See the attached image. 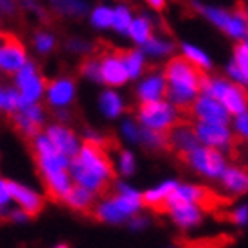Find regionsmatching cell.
<instances>
[{
	"label": "cell",
	"instance_id": "6da1fadb",
	"mask_svg": "<svg viewBox=\"0 0 248 248\" xmlns=\"http://www.w3.org/2000/svg\"><path fill=\"white\" fill-rule=\"evenodd\" d=\"M162 76L166 81L168 103L173 105L180 112V115H187L189 119L192 101L200 95V83L203 72L192 67L184 56H174L168 62Z\"/></svg>",
	"mask_w": 248,
	"mask_h": 248
},
{
	"label": "cell",
	"instance_id": "7a4b0ae2",
	"mask_svg": "<svg viewBox=\"0 0 248 248\" xmlns=\"http://www.w3.org/2000/svg\"><path fill=\"white\" fill-rule=\"evenodd\" d=\"M137 121L142 124L144 130L168 133L173 126L184 121L180 112L169 105L168 101H153V103H140L137 108Z\"/></svg>",
	"mask_w": 248,
	"mask_h": 248
},
{
	"label": "cell",
	"instance_id": "3957f363",
	"mask_svg": "<svg viewBox=\"0 0 248 248\" xmlns=\"http://www.w3.org/2000/svg\"><path fill=\"white\" fill-rule=\"evenodd\" d=\"M83 168L95 174L106 184H113L115 180V169H113V162L108 155L106 144H95L83 140L79 146V153L74 156Z\"/></svg>",
	"mask_w": 248,
	"mask_h": 248
},
{
	"label": "cell",
	"instance_id": "277c9868",
	"mask_svg": "<svg viewBox=\"0 0 248 248\" xmlns=\"http://www.w3.org/2000/svg\"><path fill=\"white\" fill-rule=\"evenodd\" d=\"M15 88L20 95V110L31 105H38V101L45 95L47 81L32 62H27L15 74Z\"/></svg>",
	"mask_w": 248,
	"mask_h": 248
},
{
	"label": "cell",
	"instance_id": "5b68a950",
	"mask_svg": "<svg viewBox=\"0 0 248 248\" xmlns=\"http://www.w3.org/2000/svg\"><path fill=\"white\" fill-rule=\"evenodd\" d=\"M182 160L189 164L196 173H200L205 178H211V180L221 178L223 171L227 169V158L223 153L217 149L205 148V146H198Z\"/></svg>",
	"mask_w": 248,
	"mask_h": 248
},
{
	"label": "cell",
	"instance_id": "8992f818",
	"mask_svg": "<svg viewBox=\"0 0 248 248\" xmlns=\"http://www.w3.org/2000/svg\"><path fill=\"white\" fill-rule=\"evenodd\" d=\"M194 135L198 139V144L202 142L205 148H212L217 151H229L234 153L236 149V139L229 130V126H217V124H203V123H194L192 124Z\"/></svg>",
	"mask_w": 248,
	"mask_h": 248
},
{
	"label": "cell",
	"instance_id": "52a82bcc",
	"mask_svg": "<svg viewBox=\"0 0 248 248\" xmlns=\"http://www.w3.org/2000/svg\"><path fill=\"white\" fill-rule=\"evenodd\" d=\"M27 63L25 45L15 34L4 32L0 42V72L6 76H15Z\"/></svg>",
	"mask_w": 248,
	"mask_h": 248
},
{
	"label": "cell",
	"instance_id": "ba28073f",
	"mask_svg": "<svg viewBox=\"0 0 248 248\" xmlns=\"http://www.w3.org/2000/svg\"><path fill=\"white\" fill-rule=\"evenodd\" d=\"M189 117H194L196 123L217 124V126H229L230 123V115L223 108V105L207 95H198L192 101Z\"/></svg>",
	"mask_w": 248,
	"mask_h": 248
},
{
	"label": "cell",
	"instance_id": "9c48e42d",
	"mask_svg": "<svg viewBox=\"0 0 248 248\" xmlns=\"http://www.w3.org/2000/svg\"><path fill=\"white\" fill-rule=\"evenodd\" d=\"M166 139H168V148L180 153L182 158L200 146L198 139L194 135V130H192V124L189 121H180L176 126H173L166 133Z\"/></svg>",
	"mask_w": 248,
	"mask_h": 248
},
{
	"label": "cell",
	"instance_id": "30bf717a",
	"mask_svg": "<svg viewBox=\"0 0 248 248\" xmlns=\"http://www.w3.org/2000/svg\"><path fill=\"white\" fill-rule=\"evenodd\" d=\"M45 137L50 140V144L56 148L58 153H62L63 156H67L68 160L74 158L78 153H79V140L72 130H68L67 126H62V124H50L47 131H45Z\"/></svg>",
	"mask_w": 248,
	"mask_h": 248
},
{
	"label": "cell",
	"instance_id": "8fae6325",
	"mask_svg": "<svg viewBox=\"0 0 248 248\" xmlns=\"http://www.w3.org/2000/svg\"><path fill=\"white\" fill-rule=\"evenodd\" d=\"M101 83H106L110 87H121L128 81V74L123 67V62L119 58V50H106L99 58Z\"/></svg>",
	"mask_w": 248,
	"mask_h": 248
},
{
	"label": "cell",
	"instance_id": "7c38bea8",
	"mask_svg": "<svg viewBox=\"0 0 248 248\" xmlns=\"http://www.w3.org/2000/svg\"><path fill=\"white\" fill-rule=\"evenodd\" d=\"M9 192H11V200L18 203L20 211H24L29 217H36L44 211L45 198L42 194H38L36 191H32L25 186H20L16 182H9Z\"/></svg>",
	"mask_w": 248,
	"mask_h": 248
},
{
	"label": "cell",
	"instance_id": "4fadbf2b",
	"mask_svg": "<svg viewBox=\"0 0 248 248\" xmlns=\"http://www.w3.org/2000/svg\"><path fill=\"white\" fill-rule=\"evenodd\" d=\"M45 95H47V103L54 108L63 110L74 101L76 95V83L72 78H58V79L47 83L45 88Z\"/></svg>",
	"mask_w": 248,
	"mask_h": 248
},
{
	"label": "cell",
	"instance_id": "5bb4252c",
	"mask_svg": "<svg viewBox=\"0 0 248 248\" xmlns=\"http://www.w3.org/2000/svg\"><path fill=\"white\" fill-rule=\"evenodd\" d=\"M137 97L140 103H153V101H162L166 95V81L162 74H149L146 79H142L137 87Z\"/></svg>",
	"mask_w": 248,
	"mask_h": 248
},
{
	"label": "cell",
	"instance_id": "9a60e30c",
	"mask_svg": "<svg viewBox=\"0 0 248 248\" xmlns=\"http://www.w3.org/2000/svg\"><path fill=\"white\" fill-rule=\"evenodd\" d=\"M219 103L229 112V115H236L237 117L241 113H247V90L239 85L229 83V87H227Z\"/></svg>",
	"mask_w": 248,
	"mask_h": 248
},
{
	"label": "cell",
	"instance_id": "2e32d148",
	"mask_svg": "<svg viewBox=\"0 0 248 248\" xmlns=\"http://www.w3.org/2000/svg\"><path fill=\"white\" fill-rule=\"evenodd\" d=\"M168 214L171 216L174 223L182 227V229H191V227H196V225L202 223V217H203V211L196 207V205L191 203H184V205H176L173 209H169Z\"/></svg>",
	"mask_w": 248,
	"mask_h": 248
},
{
	"label": "cell",
	"instance_id": "e0dca14e",
	"mask_svg": "<svg viewBox=\"0 0 248 248\" xmlns=\"http://www.w3.org/2000/svg\"><path fill=\"white\" fill-rule=\"evenodd\" d=\"M176 187V182L168 180L160 184L155 189H149L144 194H140V200H142V207H148V209H153L155 212H164V205H166V200L168 196L173 192V189Z\"/></svg>",
	"mask_w": 248,
	"mask_h": 248
},
{
	"label": "cell",
	"instance_id": "ac0fdd59",
	"mask_svg": "<svg viewBox=\"0 0 248 248\" xmlns=\"http://www.w3.org/2000/svg\"><path fill=\"white\" fill-rule=\"evenodd\" d=\"M119 58L123 62V67L128 74V79H139L146 70V58L140 50L126 49L119 50Z\"/></svg>",
	"mask_w": 248,
	"mask_h": 248
},
{
	"label": "cell",
	"instance_id": "d6986e66",
	"mask_svg": "<svg viewBox=\"0 0 248 248\" xmlns=\"http://www.w3.org/2000/svg\"><path fill=\"white\" fill-rule=\"evenodd\" d=\"M63 202L70 209H74L78 212H90L95 207V194H92V192L83 189V187L72 186Z\"/></svg>",
	"mask_w": 248,
	"mask_h": 248
},
{
	"label": "cell",
	"instance_id": "ffe728a7",
	"mask_svg": "<svg viewBox=\"0 0 248 248\" xmlns=\"http://www.w3.org/2000/svg\"><path fill=\"white\" fill-rule=\"evenodd\" d=\"M221 184L227 191L234 192V194H245L248 187V176L247 171L237 166H227V169L221 174Z\"/></svg>",
	"mask_w": 248,
	"mask_h": 248
},
{
	"label": "cell",
	"instance_id": "44dd1931",
	"mask_svg": "<svg viewBox=\"0 0 248 248\" xmlns=\"http://www.w3.org/2000/svg\"><path fill=\"white\" fill-rule=\"evenodd\" d=\"M93 216L97 217L99 221H105V223H123L124 216L119 212V209L115 207L112 198H105L101 203H97L93 207Z\"/></svg>",
	"mask_w": 248,
	"mask_h": 248
},
{
	"label": "cell",
	"instance_id": "7402d4cb",
	"mask_svg": "<svg viewBox=\"0 0 248 248\" xmlns=\"http://www.w3.org/2000/svg\"><path fill=\"white\" fill-rule=\"evenodd\" d=\"M182 54H184V58H186L187 62L191 63L192 67H196L200 70V72H203V74H207L209 70L212 68V62L211 58L205 54L203 50L198 49V47H194V45H189V44H184L182 45Z\"/></svg>",
	"mask_w": 248,
	"mask_h": 248
},
{
	"label": "cell",
	"instance_id": "603a6c76",
	"mask_svg": "<svg viewBox=\"0 0 248 248\" xmlns=\"http://www.w3.org/2000/svg\"><path fill=\"white\" fill-rule=\"evenodd\" d=\"M151 20L148 16H137V18L131 20L130 27H128V34L131 36L133 42H137L139 45H144L149 38L153 36L151 34Z\"/></svg>",
	"mask_w": 248,
	"mask_h": 248
},
{
	"label": "cell",
	"instance_id": "cb8c5ba5",
	"mask_svg": "<svg viewBox=\"0 0 248 248\" xmlns=\"http://www.w3.org/2000/svg\"><path fill=\"white\" fill-rule=\"evenodd\" d=\"M99 105H101L103 113L110 119L119 117L124 110V103H123V99H121V95L115 93V92H112V90H106V92L101 93Z\"/></svg>",
	"mask_w": 248,
	"mask_h": 248
},
{
	"label": "cell",
	"instance_id": "d4e9b609",
	"mask_svg": "<svg viewBox=\"0 0 248 248\" xmlns=\"http://www.w3.org/2000/svg\"><path fill=\"white\" fill-rule=\"evenodd\" d=\"M173 50H174V45L171 44V42L162 40V38L151 36L148 42L142 45V50H140V52H142V54L146 52V54H149V56H153V58H162V56H169Z\"/></svg>",
	"mask_w": 248,
	"mask_h": 248
},
{
	"label": "cell",
	"instance_id": "484cf974",
	"mask_svg": "<svg viewBox=\"0 0 248 248\" xmlns=\"http://www.w3.org/2000/svg\"><path fill=\"white\" fill-rule=\"evenodd\" d=\"M20 110V95L15 87L0 85V112L16 113Z\"/></svg>",
	"mask_w": 248,
	"mask_h": 248
},
{
	"label": "cell",
	"instance_id": "4316f807",
	"mask_svg": "<svg viewBox=\"0 0 248 248\" xmlns=\"http://www.w3.org/2000/svg\"><path fill=\"white\" fill-rule=\"evenodd\" d=\"M229 36L236 38V40H241L245 42L247 38V18H245V13H236V15H230L229 22H227V27L223 29Z\"/></svg>",
	"mask_w": 248,
	"mask_h": 248
},
{
	"label": "cell",
	"instance_id": "83f0119b",
	"mask_svg": "<svg viewBox=\"0 0 248 248\" xmlns=\"http://www.w3.org/2000/svg\"><path fill=\"white\" fill-rule=\"evenodd\" d=\"M131 20L133 18H131V11L128 6H117L115 9H112V27L121 34L128 32Z\"/></svg>",
	"mask_w": 248,
	"mask_h": 248
},
{
	"label": "cell",
	"instance_id": "f1b7e54d",
	"mask_svg": "<svg viewBox=\"0 0 248 248\" xmlns=\"http://www.w3.org/2000/svg\"><path fill=\"white\" fill-rule=\"evenodd\" d=\"M200 11L203 13L207 18L211 20L212 24L219 27V29H225L227 27V22L230 18V13H227L225 9H219V7H209V6H202V4H194Z\"/></svg>",
	"mask_w": 248,
	"mask_h": 248
},
{
	"label": "cell",
	"instance_id": "f546056e",
	"mask_svg": "<svg viewBox=\"0 0 248 248\" xmlns=\"http://www.w3.org/2000/svg\"><path fill=\"white\" fill-rule=\"evenodd\" d=\"M13 123H15V128H16V130H18L25 139H29V140L34 139L36 135H40V130H42V128L34 126L31 121H27V119H25L20 112L13 113Z\"/></svg>",
	"mask_w": 248,
	"mask_h": 248
},
{
	"label": "cell",
	"instance_id": "4dcf8cb0",
	"mask_svg": "<svg viewBox=\"0 0 248 248\" xmlns=\"http://www.w3.org/2000/svg\"><path fill=\"white\" fill-rule=\"evenodd\" d=\"M140 140H142L149 149H164L168 148V139L166 133H158V131L140 130Z\"/></svg>",
	"mask_w": 248,
	"mask_h": 248
},
{
	"label": "cell",
	"instance_id": "1f68e13d",
	"mask_svg": "<svg viewBox=\"0 0 248 248\" xmlns=\"http://www.w3.org/2000/svg\"><path fill=\"white\" fill-rule=\"evenodd\" d=\"M92 25L97 29H108L112 27V9L106 6L95 7L92 11Z\"/></svg>",
	"mask_w": 248,
	"mask_h": 248
},
{
	"label": "cell",
	"instance_id": "d6a6232c",
	"mask_svg": "<svg viewBox=\"0 0 248 248\" xmlns=\"http://www.w3.org/2000/svg\"><path fill=\"white\" fill-rule=\"evenodd\" d=\"M22 115H24L27 121H31L34 126H38V128H42L45 124V110L42 105H31L27 106V108H22V110H18Z\"/></svg>",
	"mask_w": 248,
	"mask_h": 248
},
{
	"label": "cell",
	"instance_id": "836d02e7",
	"mask_svg": "<svg viewBox=\"0 0 248 248\" xmlns=\"http://www.w3.org/2000/svg\"><path fill=\"white\" fill-rule=\"evenodd\" d=\"M34 47H36L38 52L47 54V52H50V50L56 47V38H54V34H50V32L40 31L34 34Z\"/></svg>",
	"mask_w": 248,
	"mask_h": 248
},
{
	"label": "cell",
	"instance_id": "e575fe53",
	"mask_svg": "<svg viewBox=\"0 0 248 248\" xmlns=\"http://www.w3.org/2000/svg\"><path fill=\"white\" fill-rule=\"evenodd\" d=\"M81 74L88 78L90 81L101 83V70H99V58H87L81 63Z\"/></svg>",
	"mask_w": 248,
	"mask_h": 248
},
{
	"label": "cell",
	"instance_id": "d590c367",
	"mask_svg": "<svg viewBox=\"0 0 248 248\" xmlns=\"http://www.w3.org/2000/svg\"><path fill=\"white\" fill-rule=\"evenodd\" d=\"M234 65H236L241 72L248 74V45L247 40L245 42H239V44L234 47Z\"/></svg>",
	"mask_w": 248,
	"mask_h": 248
},
{
	"label": "cell",
	"instance_id": "8d00e7d4",
	"mask_svg": "<svg viewBox=\"0 0 248 248\" xmlns=\"http://www.w3.org/2000/svg\"><path fill=\"white\" fill-rule=\"evenodd\" d=\"M119 169L124 176H130L135 173V158L130 151H124V149L119 151Z\"/></svg>",
	"mask_w": 248,
	"mask_h": 248
},
{
	"label": "cell",
	"instance_id": "74e56055",
	"mask_svg": "<svg viewBox=\"0 0 248 248\" xmlns=\"http://www.w3.org/2000/svg\"><path fill=\"white\" fill-rule=\"evenodd\" d=\"M232 221L234 225H241V227H245L247 225V205H241V207H236L234 211H230V214L227 216Z\"/></svg>",
	"mask_w": 248,
	"mask_h": 248
},
{
	"label": "cell",
	"instance_id": "f35d334b",
	"mask_svg": "<svg viewBox=\"0 0 248 248\" xmlns=\"http://www.w3.org/2000/svg\"><path fill=\"white\" fill-rule=\"evenodd\" d=\"M123 133L128 140H131V142L140 140V130H139V126L133 124L131 121H126V123L123 124Z\"/></svg>",
	"mask_w": 248,
	"mask_h": 248
},
{
	"label": "cell",
	"instance_id": "ab89813d",
	"mask_svg": "<svg viewBox=\"0 0 248 248\" xmlns=\"http://www.w3.org/2000/svg\"><path fill=\"white\" fill-rule=\"evenodd\" d=\"M227 72H229V76L232 78V79L236 81L234 85H239V87L245 88V85H247V81H248V74L241 72V70H239V68H237L234 63H230L229 68H227Z\"/></svg>",
	"mask_w": 248,
	"mask_h": 248
},
{
	"label": "cell",
	"instance_id": "60d3db41",
	"mask_svg": "<svg viewBox=\"0 0 248 248\" xmlns=\"http://www.w3.org/2000/svg\"><path fill=\"white\" fill-rule=\"evenodd\" d=\"M234 128H236L237 135L245 140V139H247V135H248V117H247V113L237 115L236 121H234Z\"/></svg>",
	"mask_w": 248,
	"mask_h": 248
},
{
	"label": "cell",
	"instance_id": "b9f144b4",
	"mask_svg": "<svg viewBox=\"0 0 248 248\" xmlns=\"http://www.w3.org/2000/svg\"><path fill=\"white\" fill-rule=\"evenodd\" d=\"M11 202V192H9V182L0 178V209L7 207Z\"/></svg>",
	"mask_w": 248,
	"mask_h": 248
},
{
	"label": "cell",
	"instance_id": "7bdbcfd3",
	"mask_svg": "<svg viewBox=\"0 0 248 248\" xmlns=\"http://www.w3.org/2000/svg\"><path fill=\"white\" fill-rule=\"evenodd\" d=\"M9 219H11V221H15V223H25V221L29 219V216H27L24 211L15 209V211H11V214H9Z\"/></svg>",
	"mask_w": 248,
	"mask_h": 248
},
{
	"label": "cell",
	"instance_id": "ee69618b",
	"mask_svg": "<svg viewBox=\"0 0 248 248\" xmlns=\"http://www.w3.org/2000/svg\"><path fill=\"white\" fill-rule=\"evenodd\" d=\"M146 223H148V219H144V217H135V219L131 221V227H133V229H140V227H144Z\"/></svg>",
	"mask_w": 248,
	"mask_h": 248
},
{
	"label": "cell",
	"instance_id": "f6af8a7d",
	"mask_svg": "<svg viewBox=\"0 0 248 248\" xmlns=\"http://www.w3.org/2000/svg\"><path fill=\"white\" fill-rule=\"evenodd\" d=\"M149 6L153 7V9H156V11H160V9H164V7H166V4H164V2H160V0H151V2H149Z\"/></svg>",
	"mask_w": 248,
	"mask_h": 248
},
{
	"label": "cell",
	"instance_id": "bcb514c9",
	"mask_svg": "<svg viewBox=\"0 0 248 248\" xmlns=\"http://www.w3.org/2000/svg\"><path fill=\"white\" fill-rule=\"evenodd\" d=\"M56 248H68V247H67V245H58Z\"/></svg>",
	"mask_w": 248,
	"mask_h": 248
},
{
	"label": "cell",
	"instance_id": "7dc6e473",
	"mask_svg": "<svg viewBox=\"0 0 248 248\" xmlns=\"http://www.w3.org/2000/svg\"><path fill=\"white\" fill-rule=\"evenodd\" d=\"M2 38H4V32L0 31V42H2Z\"/></svg>",
	"mask_w": 248,
	"mask_h": 248
}]
</instances>
